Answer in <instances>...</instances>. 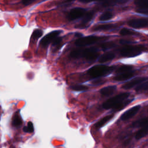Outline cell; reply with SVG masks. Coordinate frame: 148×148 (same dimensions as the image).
<instances>
[{
  "instance_id": "6da1fadb",
  "label": "cell",
  "mask_w": 148,
  "mask_h": 148,
  "mask_svg": "<svg viewBox=\"0 0 148 148\" xmlns=\"http://www.w3.org/2000/svg\"><path fill=\"white\" fill-rule=\"evenodd\" d=\"M129 92H123L118 94L106 101L103 104L102 107L105 109H113L114 110H120L124 106L131 102L132 100H127L125 102L124 101L129 97Z\"/></svg>"
},
{
  "instance_id": "7a4b0ae2",
  "label": "cell",
  "mask_w": 148,
  "mask_h": 148,
  "mask_svg": "<svg viewBox=\"0 0 148 148\" xmlns=\"http://www.w3.org/2000/svg\"><path fill=\"white\" fill-rule=\"evenodd\" d=\"M110 68L104 65H97L90 68L87 73L92 77H98L107 74L110 71Z\"/></svg>"
},
{
  "instance_id": "3957f363",
  "label": "cell",
  "mask_w": 148,
  "mask_h": 148,
  "mask_svg": "<svg viewBox=\"0 0 148 148\" xmlns=\"http://www.w3.org/2000/svg\"><path fill=\"white\" fill-rule=\"evenodd\" d=\"M143 50L141 46H126L123 47L120 51V54L123 57H131L140 54Z\"/></svg>"
},
{
  "instance_id": "277c9868",
  "label": "cell",
  "mask_w": 148,
  "mask_h": 148,
  "mask_svg": "<svg viewBox=\"0 0 148 148\" xmlns=\"http://www.w3.org/2000/svg\"><path fill=\"white\" fill-rule=\"evenodd\" d=\"M98 56L99 52L95 47H90L80 50V57H83L88 61L95 60Z\"/></svg>"
},
{
  "instance_id": "5b68a950",
  "label": "cell",
  "mask_w": 148,
  "mask_h": 148,
  "mask_svg": "<svg viewBox=\"0 0 148 148\" xmlns=\"http://www.w3.org/2000/svg\"><path fill=\"white\" fill-rule=\"evenodd\" d=\"M100 40V38L96 36H87L80 38L75 42V44L77 46H84L96 43Z\"/></svg>"
},
{
  "instance_id": "8992f818",
  "label": "cell",
  "mask_w": 148,
  "mask_h": 148,
  "mask_svg": "<svg viewBox=\"0 0 148 148\" xmlns=\"http://www.w3.org/2000/svg\"><path fill=\"white\" fill-rule=\"evenodd\" d=\"M61 32L62 31L61 30H56L47 34L40 41V45L43 47L48 46L49 44L51 42H53Z\"/></svg>"
},
{
  "instance_id": "52a82bcc",
  "label": "cell",
  "mask_w": 148,
  "mask_h": 148,
  "mask_svg": "<svg viewBox=\"0 0 148 148\" xmlns=\"http://www.w3.org/2000/svg\"><path fill=\"white\" fill-rule=\"evenodd\" d=\"M86 13V11L83 8H75L70 11L68 14V19L70 21H72L75 19L80 18L83 17Z\"/></svg>"
},
{
  "instance_id": "ba28073f",
  "label": "cell",
  "mask_w": 148,
  "mask_h": 148,
  "mask_svg": "<svg viewBox=\"0 0 148 148\" xmlns=\"http://www.w3.org/2000/svg\"><path fill=\"white\" fill-rule=\"evenodd\" d=\"M128 24L134 28H144L148 25V20L145 18H134L130 20Z\"/></svg>"
},
{
  "instance_id": "9c48e42d",
  "label": "cell",
  "mask_w": 148,
  "mask_h": 148,
  "mask_svg": "<svg viewBox=\"0 0 148 148\" xmlns=\"http://www.w3.org/2000/svg\"><path fill=\"white\" fill-rule=\"evenodd\" d=\"M140 108V105H136V106L132 107L131 108H130V109H128L126 112H125L121 115L120 119L121 120H127L129 119H131V117H132L134 116H135L138 113V112L139 111Z\"/></svg>"
},
{
  "instance_id": "30bf717a",
  "label": "cell",
  "mask_w": 148,
  "mask_h": 148,
  "mask_svg": "<svg viewBox=\"0 0 148 148\" xmlns=\"http://www.w3.org/2000/svg\"><path fill=\"white\" fill-rule=\"evenodd\" d=\"M147 79L146 77H136L132 80H131L130 82H127L124 84L123 85L122 88L124 89H130L132 87H134L135 86L138 85L139 84H140L142 82L145 81Z\"/></svg>"
},
{
  "instance_id": "8fae6325",
  "label": "cell",
  "mask_w": 148,
  "mask_h": 148,
  "mask_svg": "<svg viewBox=\"0 0 148 148\" xmlns=\"http://www.w3.org/2000/svg\"><path fill=\"white\" fill-rule=\"evenodd\" d=\"M94 12L92 10L86 12L85 13V14L83 16V18L82 20L81 24L78 25V26H77V27L80 28H84L86 27V24L92 19V18L94 17Z\"/></svg>"
},
{
  "instance_id": "7c38bea8",
  "label": "cell",
  "mask_w": 148,
  "mask_h": 148,
  "mask_svg": "<svg viewBox=\"0 0 148 148\" xmlns=\"http://www.w3.org/2000/svg\"><path fill=\"white\" fill-rule=\"evenodd\" d=\"M117 25L114 24H107L102 25H96L92 28V30L94 31H107L109 29H112L117 27Z\"/></svg>"
},
{
  "instance_id": "4fadbf2b",
  "label": "cell",
  "mask_w": 148,
  "mask_h": 148,
  "mask_svg": "<svg viewBox=\"0 0 148 148\" xmlns=\"http://www.w3.org/2000/svg\"><path fill=\"white\" fill-rule=\"evenodd\" d=\"M116 86H109L101 89L100 93L103 96H109L112 95L116 91Z\"/></svg>"
},
{
  "instance_id": "5bb4252c",
  "label": "cell",
  "mask_w": 148,
  "mask_h": 148,
  "mask_svg": "<svg viewBox=\"0 0 148 148\" xmlns=\"http://www.w3.org/2000/svg\"><path fill=\"white\" fill-rule=\"evenodd\" d=\"M133 75H134V73L130 71V72L119 74L117 76H116L113 79L114 80H116V81H123V80H126L130 79L133 76Z\"/></svg>"
},
{
  "instance_id": "9a60e30c",
  "label": "cell",
  "mask_w": 148,
  "mask_h": 148,
  "mask_svg": "<svg viewBox=\"0 0 148 148\" xmlns=\"http://www.w3.org/2000/svg\"><path fill=\"white\" fill-rule=\"evenodd\" d=\"M22 123H23V121H22L21 117L20 115L19 112H17L14 114V116L12 118V125L13 127H18L22 124Z\"/></svg>"
},
{
  "instance_id": "2e32d148",
  "label": "cell",
  "mask_w": 148,
  "mask_h": 148,
  "mask_svg": "<svg viewBox=\"0 0 148 148\" xmlns=\"http://www.w3.org/2000/svg\"><path fill=\"white\" fill-rule=\"evenodd\" d=\"M114 57H115V55L114 53L112 52H107L103 54L100 57L98 61L99 62H105L113 60L114 58Z\"/></svg>"
},
{
  "instance_id": "e0dca14e",
  "label": "cell",
  "mask_w": 148,
  "mask_h": 148,
  "mask_svg": "<svg viewBox=\"0 0 148 148\" xmlns=\"http://www.w3.org/2000/svg\"><path fill=\"white\" fill-rule=\"evenodd\" d=\"M113 117V114H110V115H108V116H106L103 117V118H102L101 120H99L95 124V127L96 128H97V129L101 128V127H103L107 122H108Z\"/></svg>"
},
{
  "instance_id": "ac0fdd59",
  "label": "cell",
  "mask_w": 148,
  "mask_h": 148,
  "mask_svg": "<svg viewBox=\"0 0 148 148\" xmlns=\"http://www.w3.org/2000/svg\"><path fill=\"white\" fill-rule=\"evenodd\" d=\"M148 134V125H145L139 130L135 135V138L136 139H140L142 138Z\"/></svg>"
},
{
  "instance_id": "d6986e66",
  "label": "cell",
  "mask_w": 148,
  "mask_h": 148,
  "mask_svg": "<svg viewBox=\"0 0 148 148\" xmlns=\"http://www.w3.org/2000/svg\"><path fill=\"white\" fill-rule=\"evenodd\" d=\"M129 0H105L103 3L104 6H110L115 4H123L127 2Z\"/></svg>"
},
{
  "instance_id": "ffe728a7",
  "label": "cell",
  "mask_w": 148,
  "mask_h": 148,
  "mask_svg": "<svg viewBox=\"0 0 148 148\" xmlns=\"http://www.w3.org/2000/svg\"><path fill=\"white\" fill-rule=\"evenodd\" d=\"M134 127H143L145 125H148V117L143 118L140 120H138L134 122L132 124Z\"/></svg>"
},
{
  "instance_id": "44dd1931",
  "label": "cell",
  "mask_w": 148,
  "mask_h": 148,
  "mask_svg": "<svg viewBox=\"0 0 148 148\" xmlns=\"http://www.w3.org/2000/svg\"><path fill=\"white\" fill-rule=\"evenodd\" d=\"M134 3L139 8H148V0H134Z\"/></svg>"
},
{
  "instance_id": "7402d4cb",
  "label": "cell",
  "mask_w": 148,
  "mask_h": 148,
  "mask_svg": "<svg viewBox=\"0 0 148 148\" xmlns=\"http://www.w3.org/2000/svg\"><path fill=\"white\" fill-rule=\"evenodd\" d=\"M113 15L112 12L106 11V12H105L104 13H103L99 16V19L100 21H106V20H109L111 19L113 17Z\"/></svg>"
},
{
  "instance_id": "603a6c76",
  "label": "cell",
  "mask_w": 148,
  "mask_h": 148,
  "mask_svg": "<svg viewBox=\"0 0 148 148\" xmlns=\"http://www.w3.org/2000/svg\"><path fill=\"white\" fill-rule=\"evenodd\" d=\"M132 66L130 65H123L120 67H119L117 70H116V73L117 74H121L125 72H130V71L132 69Z\"/></svg>"
},
{
  "instance_id": "cb8c5ba5",
  "label": "cell",
  "mask_w": 148,
  "mask_h": 148,
  "mask_svg": "<svg viewBox=\"0 0 148 148\" xmlns=\"http://www.w3.org/2000/svg\"><path fill=\"white\" fill-rule=\"evenodd\" d=\"M43 35V31L40 29H36L34 31L32 36H31V38L33 39H38L39 38H40L42 35Z\"/></svg>"
},
{
  "instance_id": "d4e9b609",
  "label": "cell",
  "mask_w": 148,
  "mask_h": 148,
  "mask_svg": "<svg viewBox=\"0 0 148 148\" xmlns=\"http://www.w3.org/2000/svg\"><path fill=\"white\" fill-rule=\"evenodd\" d=\"M23 131L27 133H32L34 131V125L33 124L31 121H29L27 124V126H25L23 128Z\"/></svg>"
},
{
  "instance_id": "484cf974",
  "label": "cell",
  "mask_w": 148,
  "mask_h": 148,
  "mask_svg": "<svg viewBox=\"0 0 148 148\" xmlns=\"http://www.w3.org/2000/svg\"><path fill=\"white\" fill-rule=\"evenodd\" d=\"M135 33L136 32L135 31H133L132 30L126 28H122L120 31V34L121 35H131L135 34Z\"/></svg>"
},
{
  "instance_id": "4316f807",
  "label": "cell",
  "mask_w": 148,
  "mask_h": 148,
  "mask_svg": "<svg viewBox=\"0 0 148 148\" xmlns=\"http://www.w3.org/2000/svg\"><path fill=\"white\" fill-rule=\"evenodd\" d=\"M88 87L84 85H75L74 86L72 87V89L75 91H86L88 90Z\"/></svg>"
},
{
  "instance_id": "83f0119b",
  "label": "cell",
  "mask_w": 148,
  "mask_h": 148,
  "mask_svg": "<svg viewBox=\"0 0 148 148\" xmlns=\"http://www.w3.org/2000/svg\"><path fill=\"white\" fill-rule=\"evenodd\" d=\"M136 91H145V90H148V82H145L143 83L140 84L136 88Z\"/></svg>"
},
{
  "instance_id": "f1b7e54d",
  "label": "cell",
  "mask_w": 148,
  "mask_h": 148,
  "mask_svg": "<svg viewBox=\"0 0 148 148\" xmlns=\"http://www.w3.org/2000/svg\"><path fill=\"white\" fill-rule=\"evenodd\" d=\"M115 46V44L113 42H106V43H103L102 45H101V47L104 49V50H106V49H110V48H112L113 47H114Z\"/></svg>"
},
{
  "instance_id": "f546056e",
  "label": "cell",
  "mask_w": 148,
  "mask_h": 148,
  "mask_svg": "<svg viewBox=\"0 0 148 148\" xmlns=\"http://www.w3.org/2000/svg\"><path fill=\"white\" fill-rule=\"evenodd\" d=\"M62 38L61 37H57L53 42V46L55 47L56 46V49H57V46L61 43L62 42Z\"/></svg>"
},
{
  "instance_id": "4dcf8cb0",
  "label": "cell",
  "mask_w": 148,
  "mask_h": 148,
  "mask_svg": "<svg viewBox=\"0 0 148 148\" xmlns=\"http://www.w3.org/2000/svg\"><path fill=\"white\" fill-rule=\"evenodd\" d=\"M136 12L138 13H140L145 14H148V8H139L136 9Z\"/></svg>"
},
{
  "instance_id": "1f68e13d",
  "label": "cell",
  "mask_w": 148,
  "mask_h": 148,
  "mask_svg": "<svg viewBox=\"0 0 148 148\" xmlns=\"http://www.w3.org/2000/svg\"><path fill=\"white\" fill-rule=\"evenodd\" d=\"M35 0H23V3L25 5H28L31 3H32Z\"/></svg>"
},
{
  "instance_id": "d6a6232c",
  "label": "cell",
  "mask_w": 148,
  "mask_h": 148,
  "mask_svg": "<svg viewBox=\"0 0 148 148\" xmlns=\"http://www.w3.org/2000/svg\"><path fill=\"white\" fill-rule=\"evenodd\" d=\"M103 80H96L95 82H94V84H95V85H98V84H102L103 83V82H102Z\"/></svg>"
},
{
  "instance_id": "836d02e7",
  "label": "cell",
  "mask_w": 148,
  "mask_h": 148,
  "mask_svg": "<svg viewBox=\"0 0 148 148\" xmlns=\"http://www.w3.org/2000/svg\"><path fill=\"white\" fill-rule=\"evenodd\" d=\"M82 2H90L92 1H105V0H80Z\"/></svg>"
},
{
  "instance_id": "e575fe53",
  "label": "cell",
  "mask_w": 148,
  "mask_h": 148,
  "mask_svg": "<svg viewBox=\"0 0 148 148\" xmlns=\"http://www.w3.org/2000/svg\"><path fill=\"white\" fill-rule=\"evenodd\" d=\"M76 35H77V36H81L82 35V34L80 33H76Z\"/></svg>"
},
{
  "instance_id": "d590c367",
  "label": "cell",
  "mask_w": 148,
  "mask_h": 148,
  "mask_svg": "<svg viewBox=\"0 0 148 148\" xmlns=\"http://www.w3.org/2000/svg\"><path fill=\"white\" fill-rule=\"evenodd\" d=\"M66 1H67V2H71V1H73L75 0H66Z\"/></svg>"
}]
</instances>
